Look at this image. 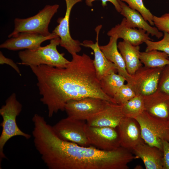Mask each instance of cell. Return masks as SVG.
<instances>
[{"label":"cell","instance_id":"1","mask_svg":"<svg viewBox=\"0 0 169 169\" xmlns=\"http://www.w3.org/2000/svg\"><path fill=\"white\" fill-rule=\"evenodd\" d=\"M72 56L64 68L46 65L30 66L37 78L40 100L46 106L49 118L64 111L66 104L71 100L92 97L114 103L113 98L102 90L90 57L85 54Z\"/></svg>","mask_w":169,"mask_h":169},{"label":"cell","instance_id":"2","mask_svg":"<svg viewBox=\"0 0 169 169\" xmlns=\"http://www.w3.org/2000/svg\"><path fill=\"white\" fill-rule=\"evenodd\" d=\"M37 149L49 169H128V164L136 158L121 146L105 151L64 141L52 128L42 134Z\"/></svg>","mask_w":169,"mask_h":169},{"label":"cell","instance_id":"3","mask_svg":"<svg viewBox=\"0 0 169 169\" xmlns=\"http://www.w3.org/2000/svg\"><path fill=\"white\" fill-rule=\"evenodd\" d=\"M60 41L58 37L51 39L50 43L45 46L20 51L18 56L21 62L18 64L29 67L46 65L58 68L66 67L70 61L64 57V54L58 51L57 47Z\"/></svg>","mask_w":169,"mask_h":169},{"label":"cell","instance_id":"4","mask_svg":"<svg viewBox=\"0 0 169 169\" xmlns=\"http://www.w3.org/2000/svg\"><path fill=\"white\" fill-rule=\"evenodd\" d=\"M22 109V105L14 93L7 99L5 104L0 109V115L3 119L1 124L2 130L0 136V169H2L3 159L6 158L3 150L7 141L15 136H21L27 139L31 137L30 134L23 131L19 128L16 122L17 117Z\"/></svg>","mask_w":169,"mask_h":169},{"label":"cell","instance_id":"5","mask_svg":"<svg viewBox=\"0 0 169 169\" xmlns=\"http://www.w3.org/2000/svg\"><path fill=\"white\" fill-rule=\"evenodd\" d=\"M59 8L57 4L46 5L35 15L26 18H15L10 38L22 32L37 33L44 36L50 35L48 27L50 21Z\"/></svg>","mask_w":169,"mask_h":169},{"label":"cell","instance_id":"6","mask_svg":"<svg viewBox=\"0 0 169 169\" xmlns=\"http://www.w3.org/2000/svg\"><path fill=\"white\" fill-rule=\"evenodd\" d=\"M135 119L145 142L162 151V141H169V122L155 118L145 110Z\"/></svg>","mask_w":169,"mask_h":169},{"label":"cell","instance_id":"7","mask_svg":"<svg viewBox=\"0 0 169 169\" xmlns=\"http://www.w3.org/2000/svg\"><path fill=\"white\" fill-rule=\"evenodd\" d=\"M85 120L74 119L67 117L53 126L57 136L61 139L79 145L91 146L85 131Z\"/></svg>","mask_w":169,"mask_h":169},{"label":"cell","instance_id":"8","mask_svg":"<svg viewBox=\"0 0 169 169\" xmlns=\"http://www.w3.org/2000/svg\"><path fill=\"white\" fill-rule=\"evenodd\" d=\"M110 102L100 98L92 97L71 100L66 104L64 110L67 117L85 121L103 110Z\"/></svg>","mask_w":169,"mask_h":169},{"label":"cell","instance_id":"9","mask_svg":"<svg viewBox=\"0 0 169 169\" xmlns=\"http://www.w3.org/2000/svg\"><path fill=\"white\" fill-rule=\"evenodd\" d=\"M85 129L91 146L105 151H113L121 146L117 128L91 126L86 123Z\"/></svg>","mask_w":169,"mask_h":169},{"label":"cell","instance_id":"10","mask_svg":"<svg viewBox=\"0 0 169 169\" xmlns=\"http://www.w3.org/2000/svg\"><path fill=\"white\" fill-rule=\"evenodd\" d=\"M163 68H150L144 66L140 68L132 76L134 81L131 87L136 94L144 96L156 91Z\"/></svg>","mask_w":169,"mask_h":169},{"label":"cell","instance_id":"11","mask_svg":"<svg viewBox=\"0 0 169 169\" xmlns=\"http://www.w3.org/2000/svg\"><path fill=\"white\" fill-rule=\"evenodd\" d=\"M83 0H65L66 11L64 18L59 19V24L52 32L55 33L60 39V45L64 48L71 55L77 54L81 50V43L78 40L71 37L69 30V18L71 10L76 3Z\"/></svg>","mask_w":169,"mask_h":169},{"label":"cell","instance_id":"12","mask_svg":"<svg viewBox=\"0 0 169 169\" xmlns=\"http://www.w3.org/2000/svg\"><path fill=\"white\" fill-rule=\"evenodd\" d=\"M58 37L53 32L48 36L37 33L22 32L7 40L0 44V48L13 51L34 49L41 47L44 42Z\"/></svg>","mask_w":169,"mask_h":169},{"label":"cell","instance_id":"13","mask_svg":"<svg viewBox=\"0 0 169 169\" xmlns=\"http://www.w3.org/2000/svg\"><path fill=\"white\" fill-rule=\"evenodd\" d=\"M117 128L121 146L132 150L138 145L145 142L141 136L140 125L135 119L125 116Z\"/></svg>","mask_w":169,"mask_h":169},{"label":"cell","instance_id":"14","mask_svg":"<svg viewBox=\"0 0 169 169\" xmlns=\"http://www.w3.org/2000/svg\"><path fill=\"white\" fill-rule=\"evenodd\" d=\"M125 116L121 105L110 102L103 110L89 118L86 123L91 126L117 128Z\"/></svg>","mask_w":169,"mask_h":169},{"label":"cell","instance_id":"15","mask_svg":"<svg viewBox=\"0 0 169 169\" xmlns=\"http://www.w3.org/2000/svg\"><path fill=\"white\" fill-rule=\"evenodd\" d=\"M101 27V25H100L95 28L96 37L95 43L88 40H84L81 43V46L90 48L94 52V59L93 60V64L97 77L99 81L105 76L112 72H117L116 66L106 58L100 49L98 37Z\"/></svg>","mask_w":169,"mask_h":169},{"label":"cell","instance_id":"16","mask_svg":"<svg viewBox=\"0 0 169 169\" xmlns=\"http://www.w3.org/2000/svg\"><path fill=\"white\" fill-rule=\"evenodd\" d=\"M143 98L146 111L155 118L169 122V95L157 90Z\"/></svg>","mask_w":169,"mask_h":169},{"label":"cell","instance_id":"17","mask_svg":"<svg viewBox=\"0 0 169 169\" xmlns=\"http://www.w3.org/2000/svg\"><path fill=\"white\" fill-rule=\"evenodd\" d=\"M121 8V14L125 17L126 25L131 28L145 30L152 36L159 39L163 36V33L155 27H152L147 22L137 11L131 9L120 0H118Z\"/></svg>","mask_w":169,"mask_h":169},{"label":"cell","instance_id":"18","mask_svg":"<svg viewBox=\"0 0 169 169\" xmlns=\"http://www.w3.org/2000/svg\"><path fill=\"white\" fill-rule=\"evenodd\" d=\"M118 39L116 35L110 36L108 44L100 46V48L106 58L116 66L118 74L124 77L127 83L131 86L133 84V78L127 72L124 59L118 50L117 44Z\"/></svg>","mask_w":169,"mask_h":169},{"label":"cell","instance_id":"19","mask_svg":"<svg viewBox=\"0 0 169 169\" xmlns=\"http://www.w3.org/2000/svg\"><path fill=\"white\" fill-rule=\"evenodd\" d=\"M110 36L116 35L118 38L134 46H138L148 40H152L149 37V34L145 30L127 26L124 18L120 23L112 28L107 33Z\"/></svg>","mask_w":169,"mask_h":169},{"label":"cell","instance_id":"20","mask_svg":"<svg viewBox=\"0 0 169 169\" xmlns=\"http://www.w3.org/2000/svg\"><path fill=\"white\" fill-rule=\"evenodd\" d=\"M132 151L136 158L142 160L146 169H163V153L158 148L144 142L137 146Z\"/></svg>","mask_w":169,"mask_h":169},{"label":"cell","instance_id":"21","mask_svg":"<svg viewBox=\"0 0 169 169\" xmlns=\"http://www.w3.org/2000/svg\"><path fill=\"white\" fill-rule=\"evenodd\" d=\"M117 47L124 61L127 72L133 75L143 66L140 59L139 45H133L123 40L118 43Z\"/></svg>","mask_w":169,"mask_h":169},{"label":"cell","instance_id":"22","mask_svg":"<svg viewBox=\"0 0 169 169\" xmlns=\"http://www.w3.org/2000/svg\"><path fill=\"white\" fill-rule=\"evenodd\" d=\"M169 57L165 52L156 50L141 52L140 56L143 66L150 68L164 67L169 64Z\"/></svg>","mask_w":169,"mask_h":169},{"label":"cell","instance_id":"23","mask_svg":"<svg viewBox=\"0 0 169 169\" xmlns=\"http://www.w3.org/2000/svg\"><path fill=\"white\" fill-rule=\"evenodd\" d=\"M103 91L109 96L113 98L126 81L122 76L112 72L103 77L100 81Z\"/></svg>","mask_w":169,"mask_h":169},{"label":"cell","instance_id":"24","mask_svg":"<svg viewBox=\"0 0 169 169\" xmlns=\"http://www.w3.org/2000/svg\"><path fill=\"white\" fill-rule=\"evenodd\" d=\"M121 107L125 117L135 118L145 110L143 96L136 95Z\"/></svg>","mask_w":169,"mask_h":169},{"label":"cell","instance_id":"25","mask_svg":"<svg viewBox=\"0 0 169 169\" xmlns=\"http://www.w3.org/2000/svg\"><path fill=\"white\" fill-rule=\"evenodd\" d=\"M126 3L129 7L138 11L151 25H154L153 15L144 5L143 0H120Z\"/></svg>","mask_w":169,"mask_h":169},{"label":"cell","instance_id":"26","mask_svg":"<svg viewBox=\"0 0 169 169\" xmlns=\"http://www.w3.org/2000/svg\"><path fill=\"white\" fill-rule=\"evenodd\" d=\"M136 95L131 86L128 84H124L113 98L114 103L122 105Z\"/></svg>","mask_w":169,"mask_h":169},{"label":"cell","instance_id":"27","mask_svg":"<svg viewBox=\"0 0 169 169\" xmlns=\"http://www.w3.org/2000/svg\"><path fill=\"white\" fill-rule=\"evenodd\" d=\"M163 38L158 41L147 40L145 42L146 47L145 51L156 50L165 52L169 56V34L164 32Z\"/></svg>","mask_w":169,"mask_h":169},{"label":"cell","instance_id":"28","mask_svg":"<svg viewBox=\"0 0 169 169\" xmlns=\"http://www.w3.org/2000/svg\"><path fill=\"white\" fill-rule=\"evenodd\" d=\"M157 90L169 95V64L163 67L161 71Z\"/></svg>","mask_w":169,"mask_h":169},{"label":"cell","instance_id":"29","mask_svg":"<svg viewBox=\"0 0 169 169\" xmlns=\"http://www.w3.org/2000/svg\"><path fill=\"white\" fill-rule=\"evenodd\" d=\"M153 20L154 25L160 31L169 34V10L168 13L161 16L154 15Z\"/></svg>","mask_w":169,"mask_h":169},{"label":"cell","instance_id":"30","mask_svg":"<svg viewBox=\"0 0 169 169\" xmlns=\"http://www.w3.org/2000/svg\"><path fill=\"white\" fill-rule=\"evenodd\" d=\"M163 169H169V141H162Z\"/></svg>","mask_w":169,"mask_h":169},{"label":"cell","instance_id":"31","mask_svg":"<svg viewBox=\"0 0 169 169\" xmlns=\"http://www.w3.org/2000/svg\"><path fill=\"white\" fill-rule=\"evenodd\" d=\"M0 64L1 65L6 64L9 65L21 75L20 71L17 65L11 59L5 57L1 51L0 52Z\"/></svg>","mask_w":169,"mask_h":169},{"label":"cell","instance_id":"32","mask_svg":"<svg viewBox=\"0 0 169 169\" xmlns=\"http://www.w3.org/2000/svg\"><path fill=\"white\" fill-rule=\"evenodd\" d=\"M96 0H85L86 4L89 7L92 6V3L94 1ZM102 2V5L103 7H105L107 5L106 3L108 2H110L114 6L116 11L120 13L121 11L120 6L118 0H100Z\"/></svg>","mask_w":169,"mask_h":169},{"label":"cell","instance_id":"33","mask_svg":"<svg viewBox=\"0 0 169 169\" xmlns=\"http://www.w3.org/2000/svg\"></svg>","mask_w":169,"mask_h":169}]
</instances>
